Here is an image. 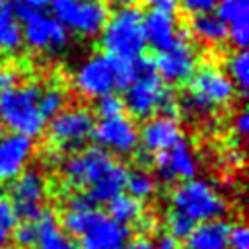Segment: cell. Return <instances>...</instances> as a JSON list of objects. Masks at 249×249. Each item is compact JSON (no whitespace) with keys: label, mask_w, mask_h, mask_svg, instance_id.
<instances>
[{"label":"cell","mask_w":249,"mask_h":249,"mask_svg":"<svg viewBox=\"0 0 249 249\" xmlns=\"http://www.w3.org/2000/svg\"><path fill=\"white\" fill-rule=\"evenodd\" d=\"M140 64L142 58L136 62H123L105 53H95L78 64L72 74V86L82 97L99 99L117 89H124Z\"/></svg>","instance_id":"6da1fadb"},{"label":"cell","mask_w":249,"mask_h":249,"mask_svg":"<svg viewBox=\"0 0 249 249\" xmlns=\"http://www.w3.org/2000/svg\"><path fill=\"white\" fill-rule=\"evenodd\" d=\"M41 88L37 84H14L0 91V126L35 138L45 132L47 119L39 107Z\"/></svg>","instance_id":"7a4b0ae2"},{"label":"cell","mask_w":249,"mask_h":249,"mask_svg":"<svg viewBox=\"0 0 249 249\" xmlns=\"http://www.w3.org/2000/svg\"><path fill=\"white\" fill-rule=\"evenodd\" d=\"M123 103L124 109H128V113L136 119H150L158 113L175 117L177 113V99L173 91L152 70V64L144 60L134 78L124 88Z\"/></svg>","instance_id":"3957f363"},{"label":"cell","mask_w":249,"mask_h":249,"mask_svg":"<svg viewBox=\"0 0 249 249\" xmlns=\"http://www.w3.org/2000/svg\"><path fill=\"white\" fill-rule=\"evenodd\" d=\"M142 16L144 14L136 8H119L107 18L99 33L105 54L123 62H136L142 58L146 51Z\"/></svg>","instance_id":"277c9868"},{"label":"cell","mask_w":249,"mask_h":249,"mask_svg":"<svg viewBox=\"0 0 249 249\" xmlns=\"http://www.w3.org/2000/svg\"><path fill=\"white\" fill-rule=\"evenodd\" d=\"M235 95V86L228 74L216 64L196 66L189 80V91L183 97V107L195 117H206L218 107L228 105Z\"/></svg>","instance_id":"5b68a950"},{"label":"cell","mask_w":249,"mask_h":249,"mask_svg":"<svg viewBox=\"0 0 249 249\" xmlns=\"http://www.w3.org/2000/svg\"><path fill=\"white\" fill-rule=\"evenodd\" d=\"M169 202L173 210L181 212L195 224L218 220L228 210V202L222 196V193L204 179L183 181L171 191Z\"/></svg>","instance_id":"8992f818"},{"label":"cell","mask_w":249,"mask_h":249,"mask_svg":"<svg viewBox=\"0 0 249 249\" xmlns=\"http://www.w3.org/2000/svg\"><path fill=\"white\" fill-rule=\"evenodd\" d=\"M53 18L70 33L95 37L101 33L109 10L101 0H53Z\"/></svg>","instance_id":"52a82bcc"},{"label":"cell","mask_w":249,"mask_h":249,"mask_svg":"<svg viewBox=\"0 0 249 249\" xmlns=\"http://www.w3.org/2000/svg\"><path fill=\"white\" fill-rule=\"evenodd\" d=\"M93 126H95L93 113L88 107L74 105L54 115L47 124V130H49V140L60 152H74L91 138Z\"/></svg>","instance_id":"ba28073f"},{"label":"cell","mask_w":249,"mask_h":249,"mask_svg":"<svg viewBox=\"0 0 249 249\" xmlns=\"http://www.w3.org/2000/svg\"><path fill=\"white\" fill-rule=\"evenodd\" d=\"M115 163L117 160L111 158V154L103 152L97 146H91L68 156L62 163V175L70 187L84 189L88 193L97 183H101V179L109 173Z\"/></svg>","instance_id":"9c48e42d"},{"label":"cell","mask_w":249,"mask_h":249,"mask_svg":"<svg viewBox=\"0 0 249 249\" xmlns=\"http://www.w3.org/2000/svg\"><path fill=\"white\" fill-rule=\"evenodd\" d=\"M21 37L29 49L47 54L62 53L70 43L68 31L53 16H47L43 12L31 14L21 19Z\"/></svg>","instance_id":"30bf717a"},{"label":"cell","mask_w":249,"mask_h":249,"mask_svg":"<svg viewBox=\"0 0 249 249\" xmlns=\"http://www.w3.org/2000/svg\"><path fill=\"white\" fill-rule=\"evenodd\" d=\"M18 210V216L25 222H37L45 212L43 204L47 198V179L37 169H25L12 181L10 196Z\"/></svg>","instance_id":"8fae6325"},{"label":"cell","mask_w":249,"mask_h":249,"mask_svg":"<svg viewBox=\"0 0 249 249\" xmlns=\"http://www.w3.org/2000/svg\"><path fill=\"white\" fill-rule=\"evenodd\" d=\"M91 136L97 142V148L115 156H132L140 146L138 126L126 115L101 119L95 123Z\"/></svg>","instance_id":"7c38bea8"},{"label":"cell","mask_w":249,"mask_h":249,"mask_svg":"<svg viewBox=\"0 0 249 249\" xmlns=\"http://www.w3.org/2000/svg\"><path fill=\"white\" fill-rule=\"evenodd\" d=\"M196 64H198L196 51L185 39H179L175 45H171L163 51H158V56L154 60L156 74L160 76V80L163 84L189 82L196 70Z\"/></svg>","instance_id":"4fadbf2b"},{"label":"cell","mask_w":249,"mask_h":249,"mask_svg":"<svg viewBox=\"0 0 249 249\" xmlns=\"http://www.w3.org/2000/svg\"><path fill=\"white\" fill-rule=\"evenodd\" d=\"M78 239V249H126L130 243V230L95 210Z\"/></svg>","instance_id":"5bb4252c"},{"label":"cell","mask_w":249,"mask_h":249,"mask_svg":"<svg viewBox=\"0 0 249 249\" xmlns=\"http://www.w3.org/2000/svg\"><path fill=\"white\" fill-rule=\"evenodd\" d=\"M154 167H156V175L165 183L189 181V179H195L198 161L193 148L185 140H181L169 150L156 154Z\"/></svg>","instance_id":"9a60e30c"},{"label":"cell","mask_w":249,"mask_h":249,"mask_svg":"<svg viewBox=\"0 0 249 249\" xmlns=\"http://www.w3.org/2000/svg\"><path fill=\"white\" fill-rule=\"evenodd\" d=\"M138 140L146 152L161 154L183 140V130L175 117L156 115L146 119V123L138 130Z\"/></svg>","instance_id":"2e32d148"},{"label":"cell","mask_w":249,"mask_h":249,"mask_svg":"<svg viewBox=\"0 0 249 249\" xmlns=\"http://www.w3.org/2000/svg\"><path fill=\"white\" fill-rule=\"evenodd\" d=\"M33 140L21 134H8L0 138V183L14 181L21 175L33 156Z\"/></svg>","instance_id":"e0dca14e"},{"label":"cell","mask_w":249,"mask_h":249,"mask_svg":"<svg viewBox=\"0 0 249 249\" xmlns=\"http://www.w3.org/2000/svg\"><path fill=\"white\" fill-rule=\"evenodd\" d=\"M216 16L228 29V39L237 51L245 49L249 41V0H218Z\"/></svg>","instance_id":"ac0fdd59"},{"label":"cell","mask_w":249,"mask_h":249,"mask_svg":"<svg viewBox=\"0 0 249 249\" xmlns=\"http://www.w3.org/2000/svg\"><path fill=\"white\" fill-rule=\"evenodd\" d=\"M144 25V37L146 45H152L156 51H163L171 45H175L181 37L177 18L171 12H158L150 10L146 16H142Z\"/></svg>","instance_id":"d6986e66"},{"label":"cell","mask_w":249,"mask_h":249,"mask_svg":"<svg viewBox=\"0 0 249 249\" xmlns=\"http://www.w3.org/2000/svg\"><path fill=\"white\" fill-rule=\"evenodd\" d=\"M230 224L222 218L195 224L185 237V249H228Z\"/></svg>","instance_id":"ffe728a7"},{"label":"cell","mask_w":249,"mask_h":249,"mask_svg":"<svg viewBox=\"0 0 249 249\" xmlns=\"http://www.w3.org/2000/svg\"><path fill=\"white\" fill-rule=\"evenodd\" d=\"M35 228H37V237L33 245L35 249H78L74 237H70L62 230L58 218L51 210H45L39 216Z\"/></svg>","instance_id":"44dd1931"},{"label":"cell","mask_w":249,"mask_h":249,"mask_svg":"<svg viewBox=\"0 0 249 249\" xmlns=\"http://www.w3.org/2000/svg\"><path fill=\"white\" fill-rule=\"evenodd\" d=\"M191 33L200 43H206V45H220L228 39V29L214 12L195 16L191 19Z\"/></svg>","instance_id":"7402d4cb"},{"label":"cell","mask_w":249,"mask_h":249,"mask_svg":"<svg viewBox=\"0 0 249 249\" xmlns=\"http://www.w3.org/2000/svg\"><path fill=\"white\" fill-rule=\"evenodd\" d=\"M21 45V21L14 14L12 6H6L0 12V54H14Z\"/></svg>","instance_id":"603a6c76"},{"label":"cell","mask_w":249,"mask_h":249,"mask_svg":"<svg viewBox=\"0 0 249 249\" xmlns=\"http://www.w3.org/2000/svg\"><path fill=\"white\" fill-rule=\"evenodd\" d=\"M107 206H109L107 216L111 220H115L117 224H121V226H128V224L138 222L140 216H142V210H144L140 200H136V198H132L130 195H124V193H121L119 196L109 200Z\"/></svg>","instance_id":"cb8c5ba5"},{"label":"cell","mask_w":249,"mask_h":249,"mask_svg":"<svg viewBox=\"0 0 249 249\" xmlns=\"http://www.w3.org/2000/svg\"><path fill=\"white\" fill-rule=\"evenodd\" d=\"M224 72L228 74V78L231 80L235 89L247 91V88H249V56H247L245 49L235 51L226 58V70Z\"/></svg>","instance_id":"d4e9b609"},{"label":"cell","mask_w":249,"mask_h":249,"mask_svg":"<svg viewBox=\"0 0 249 249\" xmlns=\"http://www.w3.org/2000/svg\"><path fill=\"white\" fill-rule=\"evenodd\" d=\"M66 103H68V93L62 86L51 84L47 88H41L39 107L45 119H53L54 115H58L62 109H66Z\"/></svg>","instance_id":"484cf974"},{"label":"cell","mask_w":249,"mask_h":249,"mask_svg":"<svg viewBox=\"0 0 249 249\" xmlns=\"http://www.w3.org/2000/svg\"><path fill=\"white\" fill-rule=\"evenodd\" d=\"M124 189L128 191L126 195H130L132 198L136 200H146L150 198L154 193H156V181L154 177L144 171V169H134V171H128L126 173V183H124Z\"/></svg>","instance_id":"4316f807"},{"label":"cell","mask_w":249,"mask_h":249,"mask_svg":"<svg viewBox=\"0 0 249 249\" xmlns=\"http://www.w3.org/2000/svg\"><path fill=\"white\" fill-rule=\"evenodd\" d=\"M165 228H167V235H171V237H175L179 241V239H185L191 233V230L195 228V222H191L181 212L171 210L165 216Z\"/></svg>","instance_id":"83f0119b"},{"label":"cell","mask_w":249,"mask_h":249,"mask_svg":"<svg viewBox=\"0 0 249 249\" xmlns=\"http://www.w3.org/2000/svg\"><path fill=\"white\" fill-rule=\"evenodd\" d=\"M124 111V103L123 97H119L117 93H109L97 99V115L101 119H111V117H119Z\"/></svg>","instance_id":"f1b7e54d"},{"label":"cell","mask_w":249,"mask_h":249,"mask_svg":"<svg viewBox=\"0 0 249 249\" xmlns=\"http://www.w3.org/2000/svg\"><path fill=\"white\" fill-rule=\"evenodd\" d=\"M51 2L53 0H14V4H10V6L14 10V14L18 16V19L21 21L31 14H39L45 8H49Z\"/></svg>","instance_id":"f546056e"},{"label":"cell","mask_w":249,"mask_h":249,"mask_svg":"<svg viewBox=\"0 0 249 249\" xmlns=\"http://www.w3.org/2000/svg\"><path fill=\"white\" fill-rule=\"evenodd\" d=\"M35 237H37L35 222H23L14 228V241L19 249H31L35 245Z\"/></svg>","instance_id":"4dcf8cb0"},{"label":"cell","mask_w":249,"mask_h":249,"mask_svg":"<svg viewBox=\"0 0 249 249\" xmlns=\"http://www.w3.org/2000/svg\"><path fill=\"white\" fill-rule=\"evenodd\" d=\"M19 224V216L16 206L8 196H0V230L10 231Z\"/></svg>","instance_id":"1f68e13d"},{"label":"cell","mask_w":249,"mask_h":249,"mask_svg":"<svg viewBox=\"0 0 249 249\" xmlns=\"http://www.w3.org/2000/svg\"><path fill=\"white\" fill-rule=\"evenodd\" d=\"M228 249H249V230L243 224L230 226Z\"/></svg>","instance_id":"d6a6232c"},{"label":"cell","mask_w":249,"mask_h":249,"mask_svg":"<svg viewBox=\"0 0 249 249\" xmlns=\"http://www.w3.org/2000/svg\"><path fill=\"white\" fill-rule=\"evenodd\" d=\"M216 2L218 0H179L181 8L187 14H191L193 18L195 16H202V14H210L216 8Z\"/></svg>","instance_id":"836d02e7"},{"label":"cell","mask_w":249,"mask_h":249,"mask_svg":"<svg viewBox=\"0 0 249 249\" xmlns=\"http://www.w3.org/2000/svg\"><path fill=\"white\" fill-rule=\"evenodd\" d=\"M233 132L239 138L247 136V132H249V115H247V111H239L233 117Z\"/></svg>","instance_id":"e575fe53"},{"label":"cell","mask_w":249,"mask_h":249,"mask_svg":"<svg viewBox=\"0 0 249 249\" xmlns=\"http://www.w3.org/2000/svg\"><path fill=\"white\" fill-rule=\"evenodd\" d=\"M224 160L228 161V165L239 167V165L243 163V160H245V154H243L239 148H230V150L224 154Z\"/></svg>","instance_id":"d590c367"},{"label":"cell","mask_w":249,"mask_h":249,"mask_svg":"<svg viewBox=\"0 0 249 249\" xmlns=\"http://www.w3.org/2000/svg\"><path fill=\"white\" fill-rule=\"evenodd\" d=\"M150 8L152 10H158V12H171L179 6V0H148Z\"/></svg>","instance_id":"8d00e7d4"},{"label":"cell","mask_w":249,"mask_h":249,"mask_svg":"<svg viewBox=\"0 0 249 249\" xmlns=\"http://www.w3.org/2000/svg\"><path fill=\"white\" fill-rule=\"evenodd\" d=\"M154 243H156L158 249H181V247H179V241H177L175 237L167 235V233H161Z\"/></svg>","instance_id":"74e56055"},{"label":"cell","mask_w":249,"mask_h":249,"mask_svg":"<svg viewBox=\"0 0 249 249\" xmlns=\"http://www.w3.org/2000/svg\"><path fill=\"white\" fill-rule=\"evenodd\" d=\"M14 80H16V72L10 70V68H0V91L14 86Z\"/></svg>","instance_id":"f35d334b"},{"label":"cell","mask_w":249,"mask_h":249,"mask_svg":"<svg viewBox=\"0 0 249 249\" xmlns=\"http://www.w3.org/2000/svg\"><path fill=\"white\" fill-rule=\"evenodd\" d=\"M126 249H158V247H156V243H154L152 239H148V237H140V239L130 241Z\"/></svg>","instance_id":"ab89813d"},{"label":"cell","mask_w":249,"mask_h":249,"mask_svg":"<svg viewBox=\"0 0 249 249\" xmlns=\"http://www.w3.org/2000/svg\"><path fill=\"white\" fill-rule=\"evenodd\" d=\"M138 228H140L142 233H148V231L156 230V222H154V218H150V216H140V220H138Z\"/></svg>","instance_id":"60d3db41"},{"label":"cell","mask_w":249,"mask_h":249,"mask_svg":"<svg viewBox=\"0 0 249 249\" xmlns=\"http://www.w3.org/2000/svg\"><path fill=\"white\" fill-rule=\"evenodd\" d=\"M111 2H115L117 6H121V8H134L138 2H142V0H111Z\"/></svg>","instance_id":"b9f144b4"},{"label":"cell","mask_w":249,"mask_h":249,"mask_svg":"<svg viewBox=\"0 0 249 249\" xmlns=\"http://www.w3.org/2000/svg\"><path fill=\"white\" fill-rule=\"evenodd\" d=\"M6 245H8V231L0 230V249H6Z\"/></svg>","instance_id":"7bdbcfd3"},{"label":"cell","mask_w":249,"mask_h":249,"mask_svg":"<svg viewBox=\"0 0 249 249\" xmlns=\"http://www.w3.org/2000/svg\"><path fill=\"white\" fill-rule=\"evenodd\" d=\"M6 6H10V2H8V0H0V12H2Z\"/></svg>","instance_id":"ee69618b"},{"label":"cell","mask_w":249,"mask_h":249,"mask_svg":"<svg viewBox=\"0 0 249 249\" xmlns=\"http://www.w3.org/2000/svg\"><path fill=\"white\" fill-rule=\"evenodd\" d=\"M0 138H2V126H0Z\"/></svg>","instance_id":"f6af8a7d"}]
</instances>
